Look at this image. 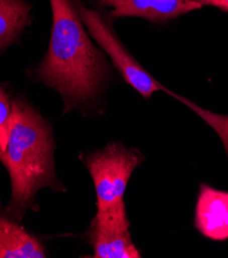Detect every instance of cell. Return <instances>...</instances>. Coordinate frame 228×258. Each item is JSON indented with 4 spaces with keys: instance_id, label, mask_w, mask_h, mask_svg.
I'll use <instances>...</instances> for the list:
<instances>
[{
    "instance_id": "cell-12",
    "label": "cell",
    "mask_w": 228,
    "mask_h": 258,
    "mask_svg": "<svg viewBox=\"0 0 228 258\" xmlns=\"http://www.w3.org/2000/svg\"><path fill=\"white\" fill-rule=\"evenodd\" d=\"M202 8L213 7L228 14V0H195Z\"/></svg>"
},
{
    "instance_id": "cell-5",
    "label": "cell",
    "mask_w": 228,
    "mask_h": 258,
    "mask_svg": "<svg viewBox=\"0 0 228 258\" xmlns=\"http://www.w3.org/2000/svg\"><path fill=\"white\" fill-rule=\"evenodd\" d=\"M92 3L106 11L113 21L138 18L161 26L202 9L195 0H92Z\"/></svg>"
},
{
    "instance_id": "cell-7",
    "label": "cell",
    "mask_w": 228,
    "mask_h": 258,
    "mask_svg": "<svg viewBox=\"0 0 228 258\" xmlns=\"http://www.w3.org/2000/svg\"><path fill=\"white\" fill-rule=\"evenodd\" d=\"M94 258H140L141 253L133 242L130 226L92 220L87 230Z\"/></svg>"
},
{
    "instance_id": "cell-8",
    "label": "cell",
    "mask_w": 228,
    "mask_h": 258,
    "mask_svg": "<svg viewBox=\"0 0 228 258\" xmlns=\"http://www.w3.org/2000/svg\"><path fill=\"white\" fill-rule=\"evenodd\" d=\"M42 242L21 224L0 201V258H44Z\"/></svg>"
},
{
    "instance_id": "cell-9",
    "label": "cell",
    "mask_w": 228,
    "mask_h": 258,
    "mask_svg": "<svg viewBox=\"0 0 228 258\" xmlns=\"http://www.w3.org/2000/svg\"><path fill=\"white\" fill-rule=\"evenodd\" d=\"M28 0H0V53L16 43L33 22Z\"/></svg>"
},
{
    "instance_id": "cell-10",
    "label": "cell",
    "mask_w": 228,
    "mask_h": 258,
    "mask_svg": "<svg viewBox=\"0 0 228 258\" xmlns=\"http://www.w3.org/2000/svg\"><path fill=\"white\" fill-rule=\"evenodd\" d=\"M176 100L180 101L181 103H183V104L188 106V108H190L193 112L198 114L212 128H214V131L221 138V141L224 145V148L228 156V115L217 114L209 110H206L204 108H200V106L195 104L194 102L180 95H177Z\"/></svg>"
},
{
    "instance_id": "cell-4",
    "label": "cell",
    "mask_w": 228,
    "mask_h": 258,
    "mask_svg": "<svg viewBox=\"0 0 228 258\" xmlns=\"http://www.w3.org/2000/svg\"><path fill=\"white\" fill-rule=\"evenodd\" d=\"M79 11L92 39L109 57L124 82L143 98L150 99L155 93L169 90L157 81L124 46L113 28V20L106 11L92 8L79 0Z\"/></svg>"
},
{
    "instance_id": "cell-2",
    "label": "cell",
    "mask_w": 228,
    "mask_h": 258,
    "mask_svg": "<svg viewBox=\"0 0 228 258\" xmlns=\"http://www.w3.org/2000/svg\"><path fill=\"white\" fill-rule=\"evenodd\" d=\"M53 125L25 97L13 99L8 146L0 150V163L9 172L12 196L10 213L22 222L25 214L39 211L37 194L43 188L65 192L56 171Z\"/></svg>"
},
{
    "instance_id": "cell-11",
    "label": "cell",
    "mask_w": 228,
    "mask_h": 258,
    "mask_svg": "<svg viewBox=\"0 0 228 258\" xmlns=\"http://www.w3.org/2000/svg\"><path fill=\"white\" fill-rule=\"evenodd\" d=\"M13 99L7 90L0 86V150L5 151L10 137Z\"/></svg>"
},
{
    "instance_id": "cell-6",
    "label": "cell",
    "mask_w": 228,
    "mask_h": 258,
    "mask_svg": "<svg viewBox=\"0 0 228 258\" xmlns=\"http://www.w3.org/2000/svg\"><path fill=\"white\" fill-rule=\"evenodd\" d=\"M194 226L210 240H228V191L200 184L195 205Z\"/></svg>"
},
{
    "instance_id": "cell-3",
    "label": "cell",
    "mask_w": 228,
    "mask_h": 258,
    "mask_svg": "<svg viewBox=\"0 0 228 258\" xmlns=\"http://www.w3.org/2000/svg\"><path fill=\"white\" fill-rule=\"evenodd\" d=\"M83 161L95 185L97 211L106 212L125 206L126 186L134 171L143 163V154L120 142H110L87 154Z\"/></svg>"
},
{
    "instance_id": "cell-1",
    "label": "cell",
    "mask_w": 228,
    "mask_h": 258,
    "mask_svg": "<svg viewBox=\"0 0 228 258\" xmlns=\"http://www.w3.org/2000/svg\"><path fill=\"white\" fill-rule=\"evenodd\" d=\"M49 4L48 47L32 76L60 95L63 113L99 111L111 79L106 54L93 42L80 15L79 0H49Z\"/></svg>"
}]
</instances>
